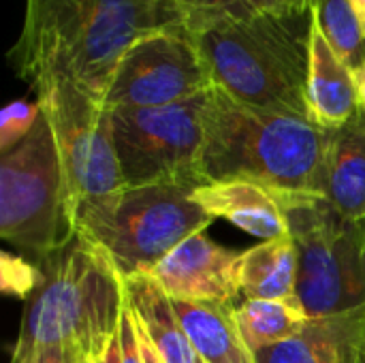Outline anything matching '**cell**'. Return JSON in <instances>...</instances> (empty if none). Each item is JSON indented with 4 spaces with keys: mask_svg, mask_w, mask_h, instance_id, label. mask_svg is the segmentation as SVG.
<instances>
[{
    "mask_svg": "<svg viewBox=\"0 0 365 363\" xmlns=\"http://www.w3.org/2000/svg\"><path fill=\"white\" fill-rule=\"evenodd\" d=\"M257 11H295L289 0H248Z\"/></svg>",
    "mask_w": 365,
    "mask_h": 363,
    "instance_id": "484cf974",
    "label": "cell"
},
{
    "mask_svg": "<svg viewBox=\"0 0 365 363\" xmlns=\"http://www.w3.org/2000/svg\"><path fill=\"white\" fill-rule=\"evenodd\" d=\"M242 295L246 300H284L297 293L299 255L289 235L261 242L242 252Z\"/></svg>",
    "mask_w": 365,
    "mask_h": 363,
    "instance_id": "ac0fdd59",
    "label": "cell"
},
{
    "mask_svg": "<svg viewBox=\"0 0 365 363\" xmlns=\"http://www.w3.org/2000/svg\"><path fill=\"white\" fill-rule=\"evenodd\" d=\"M319 195L342 216L365 220V116L361 111L342 128L327 131Z\"/></svg>",
    "mask_w": 365,
    "mask_h": 363,
    "instance_id": "9a60e30c",
    "label": "cell"
},
{
    "mask_svg": "<svg viewBox=\"0 0 365 363\" xmlns=\"http://www.w3.org/2000/svg\"><path fill=\"white\" fill-rule=\"evenodd\" d=\"M173 308L201 362L257 363L235 325V306L173 300Z\"/></svg>",
    "mask_w": 365,
    "mask_h": 363,
    "instance_id": "e0dca14e",
    "label": "cell"
},
{
    "mask_svg": "<svg viewBox=\"0 0 365 363\" xmlns=\"http://www.w3.org/2000/svg\"><path fill=\"white\" fill-rule=\"evenodd\" d=\"M180 17L184 15H212V13H244L255 6L248 0H167Z\"/></svg>",
    "mask_w": 365,
    "mask_h": 363,
    "instance_id": "603a6c76",
    "label": "cell"
},
{
    "mask_svg": "<svg viewBox=\"0 0 365 363\" xmlns=\"http://www.w3.org/2000/svg\"><path fill=\"white\" fill-rule=\"evenodd\" d=\"M124 282L128 306L163 359L167 363H197L199 357L182 329L173 300L158 280L148 272H139L126 276Z\"/></svg>",
    "mask_w": 365,
    "mask_h": 363,
    "instance_id": "2e32d148",
    "label": "cell"
},
{
    "mask_svg": "<svg viewBox=\"0 0 365 363\" xmlns=\"http://www.w3.org/2000/svg\"><path fill=\"white\" fill-rule=\"evenodd\" d=\"M96 363H120V342H118V336H115V340L109 344V349L105 351V355H103Z\"/></svg>",
    "mask_w": 365,
    "mask_h": 363,
    "instance_id": "83f0119b",
    "label": "cell"
},
{
    "mask_svg": "<svg viewBox=\"0 0 365 363\" xmlns=\"http://www.w3.org/2000/svg\"><path fill=\"white\" fill-rule=\"evenodd\" d=\"M86 362L79 351L66 344H49L36 349L26 363H81Z\"/></svg>",
    "mask_w": 365,
    "mask_h": 363,
    "instance_id": "cb8c5ba5",
    "label": "cell"
},
{
    "mask_svg": "<svg viewBox=\"0 0 365 363\" xmlns=\"http://www.w3.org/2000/svg\"><path fill=\"white\" fill-rule=\"evenodd\" d=\"M310 2H312V0H289V4H291L295 11H308V9H310Z\"/></svg>",
    "mask_w": 365,
    "mask_h": 363,
    "instance_id": "f546056e",
    "label": "cell"
},
{
    "mask_svg": "<svg viewBox=\"0 0 365 363\" xmlns=\"http://www.w3.org/2000/svg\"><path fill=\"white\" fill-rule=\"evenodd\" d=\"M355 81H357V92H359V109L365 116V58L355 68Z\"/></svg>",
    "mask_w": 365,
    "mask_h": 363,
    "instance_id": "4316f807",
    "label": "cell"
},
{
    "mask_svg": "<svg viewBox=\"0 0 365 363\" xmlns=\"http://www.w3.org/2000/svg\"><path fill=\"white\" fill-rule=\"evenodd\" d=\"M207 92L163 107L109 109L124 186L210 184L203 167V107Z\"/></svg>",
    "mask_w": 365,
    "mask_h": 363,
    "instance_id": "ba28073f",
    "label": "cell"
},
{
    "mask_svg": "<svg viewBox=\"0 0 365 363\" xmlns=\"http://www.w3.org/2000/svg\"><path fill=\"white\" fill-rule=\"evenodd\" d=\"M242 252H233L203 233L184 240L150 274L171 300L229 304L242 293Z\"/></svg>",
    "mask_w": 365,
    "mask_h": 363,
    "instance_id": "8fae6325",
    "label": "cell"
},
{
    "mask_svg": "<svg viewBox=\"0 0 365 363\" xmlns=\"http://www.w3.org/2000/svg\"><path fill=\"white\" fill-rule=\"evenodd\" d=\"M349 2H351V6H353V11H355V15H357V19L361 24V30H364L365 34V0H349Z\"/></svg>",
    "mask_w": 365,
    "mask_h": 363,
    "instance_id": "f1b7e54d",
    "label": "cell"
},
{
    "mask_svg": "<svg viewBox=\"0 0 365 363\" xmlns=\"http://www.w3.org/2000/svg\"><path fill=\"white\" fill-rule=\"evenodd\" d=\"M81 363H96V362H90V359H86V362H81Z\"/></svg>",
    "mask_w": 365,
    "mask_h": 363,
    "instance_id": "4dcf8cb0",
    "label": "cell"
},
{
    "mask_svg": "<svg viewBox=\"0 0 365 363\" xmlns=\"http://www.w3.org/2000/svg\"><path fill=\"white\" fill-rule=\"evenodd\" d=\"M43 282L30 295L13 363L49 344H66L98 362L115 340L126 308V282L113 261L81 233L41 265Z\"/></svg>",
    "mask_w": 365,
    "mask_h": 363,
    "instance_id": "277c9868",
    "label": "cell"
},
{
    "mask_svg": "<svg viewBox=\"0 0 365 363\" xmlns=\"http://www.w3.org/2000/svg\"><path fill=\"white\" fill-rule=\"evenodd\" d=\"M280 201L299 255L295 295L310 319L365 306V220L317 193H280Z\"/></svg>",
    "mask_w": 365,
    "mask_h": 363,
    "instance_id": "52a82bcc",
    "label": "cell"
},
{
    "mask_svg": "<svg viewBox=\"0 0 365 363\" xmlns=\"http://www.w3.org/2000/svg\"><path fill=\"white\" fill-rule=\"evenodd\" d=\"M212 88L205 62L182 19L139 36L122 56L103 105L107 109L163 107Z\"/></svg>",
    "mask_w": 365,
    "mask_h": 363,
    "instance_id": "30bf717a",
    "label": "cell"
},
{
    "mask_svg": "<svg viewBox=\"0 0 365 363\" xmlns=\"http://www.w3.org/2000/svg\"><path fill=\"white\" fill-rule=\"evenodd\" d=\"M175 19L167 0H26L9 62L28 83L58 73L103 103L126 49Z\"/></svg>",
    "mask_w": 365,
    "mask_h": 363,
    "instance_id": "6da1fadb",
    "label": "cell"
},
{
    "mask_svg": "<svg viewBox=\"0 0 365 363\" xmlns=\"http://www.w3.org/2000/svg\"><path fill=\"white\" fill-rule=\"evenodd\" d=\"M133 317H135V315H133ZM135 329H137V338H139V349H141L143 363H167L163 359V355L156 351V347L152 344V340L148 338V334L143 332V327L137 323V319H135Z\"/></svg>",
    "mask_w": 365,
    "mask_h": 363,
    "instance_id": "d4e9b609",
    "label": "cell"
},
{
    "mask_svg": "<svg viewBox=\"0 0 365 363\" xmlns=\"http://www.w3.org/2000/svg\"><path fill=\"white\" fill-rule=\"evenodd\" d=\"M30 86L51 126L73 208L124 186L109 109L58 73H41Z\"/></svg>",
    "mask_w": 365,
    "mask_h": 363,
    "instance_id": "9c48e42d",
    "label": "cell"
},
{
    "mask_svg": "<svg viewBox=\"0 0 365 363\" xmlns=\"http://www.w3.org/2000/svg\"><path fill=\"white\" fill-rule=\"evenodd\" d=\"M212 88L269 111L308 118V11H244L184 15Z\"/></svg>",
    "mask_w": 365,
    "mask_h": 363,
    "instance_id": "7a4b0ae2",
    "label": "cell"
},
{
    "mask_svg": "<svg viewBox=\"0 0 365 363\" xmlns=\"http://www.w3.org/2000/svg\"><path fill=\"white\" fill-rule=\"evenodd\" d=\"M64 169L41 113L32 133L0 160V235L15 255L45 265L75 237Z\"/></svg>",
    "mask_w": 365,
    "mask_h": 363,
    "instance_id": "8992f818",
    "label": "cell"
},
{
    "mask_svg": "<svg viewBox=\"0 0 365 363\" xmlns=\"http://www.w3.org/2000/svg\"><path fill=\"white\" fill-rule=\"evenodd\" d=\"M75 231L98 246L126 278L152 272L184 240L214 223L180 186H122L73 208Z\"/></svg>",
    "mask_w": 365,
    "mask_h": 363,
    "instance_id": "5b68a950",
    "label": "cell"
},
{
    "mask_svg": "<svg viewBox=\"0 0 365 363\" xmlns=\"http://www.w3.org/2000/svg\"><path fill=\"white\" fill-rule=\"evenodd\" d=\"M197 363H205V362H201V359H197Z\"/></svg>",
    "mask_w": 365,
    "mask_h": 363,
    "instance_id": "1f68e13d",
    "label": "cell"
},
{
    "mask_svg": "<svg viewBox=\"0 0 365 363\" xmlns=\"http://www.w3.org/2000/svg\"><path fill=\"white\" fill-rule=\"evenodd\" d=\"M43 282V272L38 265L30 263L19 255H2V289L11 295L30 297Z\"/></svg>",
    "mask_w": 365,
    "mask_h": 363,
    "instance_id": "7402d4cb",
    "label": "cell"
},
{
    "mask_svg": "<svg viewBox=\"0 0 365 363\" xmlns=\"http://www.w3.org/2000/svg\"><path fill=\"white\" fill-rule=\"evenodd\" d=\"M257 363H365V306L310 319L291 340L255 355Z\"/></svg>",
    "mask_w": 365,
    "mask_h": 363,
    "instance_id": "4fadbf2b",
    "label": "cell"
},
{
    "mask_svg": "<svg viewBox=\"0 0 365 363\" xmlns=\"http://www.w3.org/2000/svg\"><path fill=\"white\" fill-rule=\"evenodd\" d=\"M192 199L210 216L225 218L263 242L289 235L280 190L248 180H225L192 190Z\"/></svg>",
    "mask_w": 365,
    "mask_h": 363,
    "instance_id": "5bb4252c",
    "label": "cell"
},
{
    "mask_svg": "<svg viewBox=\"0 0 365 363\" xmlns=\"http://www.w3.org/2000/svg\"><path fill=\"white\" fill-rule=\"evenodd\" d=\"M306 105L308 120L323 131L342 128L361 111L355 68L336 53L314 15L308 34Z\"/></svg>",
    "mask_w": 365,
    "mask_h": 363,
    "instance_id": "7c38bea8",
    "label": "cell"
},
{
    "mask_svg": "<svg viewBox=\"0 0 365 363\" xmlns=\"http://www.w3.org/2000/svg\"><path fill=\"white\" fill-rule=\"evenodd\" d=\"M43 109L38 101H13L2 109L0 116V156L11 152L17 143H21L32 128L36 126Z\"/></svg>",
    "mask_w": 365,
    "mask_h": 363,
    "instance_id": "44dd1931",
    "label": "cell"
},
{
    "mask_svg": "<svg viewBox=\"0 0 365 363\" xmlns=\"http://www.w3.org/2000/svg\"><path fill=\"white\" fill-rule=\"evenodd\" d=\"M203 133L210 182L248 180L280 193L319 195L327 131L308 118L250 107L210 88Z\"/></svg>",
    "mask_w": 365,
    "mask_h": 363,
    "instance_id": "3957f363",
    "label": "cell"
},
{
    "mask_svg": "<svg viewBox=\"0 0 365 363\" xmlns=\"http://www.w3.org/2000/svg\"><path fill=\"white\" fill-rule=\"evenodd\" d=\"M235 325L252 355L295 338L310 321L297 295L284 300H244L233 308Z\"/></svg>",
    "mask_w": 365,
    "mask_h": 363,
    "instance_id": "d6986e66",
    "label": "cell"
},
{
    "mask_svg": "<svg viewBox=\"0 0 365 363\" xmlns=\"http://www.w3.org/2000/svg\"><path fill=\"white\" fill-rule=\"evenodd\" d=\"M310 11L336 53L357 68L365 58V34L349 0H312Z\"/></svg>",
    "mask_w": 365,
    "mask_h": 363,
    "instance_id": "ffe728a7",
    "label": "cell"
}]
</instances>
